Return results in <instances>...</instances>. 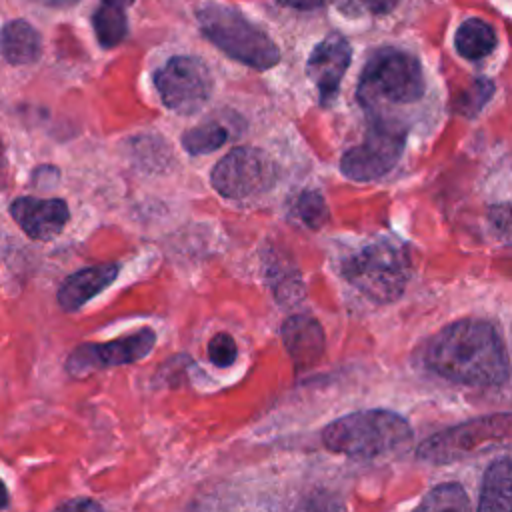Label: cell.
<instances>
[{
    "mask_svg": "<svg viewBox=\"0 0 512 512\" xmlns=\"http://www.w3.org/2000/svg\"><path fill=\"white\" fill-rule=\"evenodd\" d=\"M424 360L438 376L468 386H498L510 376V360L498 330L476 318L444 326L426 346Z\"/></svg>",
    "mask_w": 512,
    "mask_h": 512,
    "instance_id": "obj_1",
    "label": "cell"
},
{
    "mask_svg": "<svg viewBox=\"0 0 512 512\" xmlns=\"http://www.w3.org/2000/svg\"><path fill=\"white\" fill-rule=\"evenodd\" d=\"M410 440L412 428L406 418L382 408L346 414L322 430V442L328 450L356 460L396 452Z\"/></svg>",
    "mask_w": 512,
    "mask_h": 512,
    "instance_id": "obj_2",
    "label": "cell"
},
{
    "mask_svg": "<svg viewBox=\"0 0 512 512\" xmlns=\"http://www.w3.org/2000/svg\"><path fill=\"white\" fill-rule=\"evenodd\" d=\"M198 24L212 44L250 68L268 70L280 62V50L272 38L234 6L204 2L198 8Z\"/></svg>",
    "mask_w": 512,
    "mask_h": 512,
    "instance_id": "obj_3",
    "label": "cell"
},
{
    "mask_svg": "<svg viewBox=\"0 0 512 512\" xmlns=\"http://www.w3.org/2000/svg\"><path fill=\"white\" fill-rule=\"evenodd\" d=\"M340 272L366 298L388 304L400 298L408 284L410 258L402 246L380 240L348 256Z\"/></svg>",
    "mask_w": 512,
    "mask_h": 512,
    "instance_id": "obj_4",
    "label": "cell"
},
{
    "mask_svg": "<svg viewBox=\"0 0 512 512\" xmlns=\"http://www.w3.org/2000/svg\"><path fill=\"white\" fill-rule=\"evenodd\" d=\"M422 96L424 74L416 56L396 48H382L370 56L358 82V100L364 108H372L376 100L410 104Z\"/></svg>",
    "mask_w": 512,
    "mask_h": 512,
    "instance_id": "obj_5",
    "label": "cell"
},
{
    "mask_svg": "<svg viewBox=\"0 0 512 512\" xmlns=\"http://www.w3.org/2000/svg\"><path fill=\"white\" fill-rule=\"evenodd\" d=\"M404 140L406 128L396 118H374L364 142L342 156V174L354 182H372L382 178L400 160Z\"/></svg>",
    "mask_w": 512,
    "mask_h": 512,
    "instance_id": "obj_6",
    "label": "cell"
},
{
    "mask_svg": "<svg viewBox=\"0 0 512 512\" xmlns=\"http://www.w3.org/2000/svg\"><path fill=\"white\" fill-rule=\"evenodd\" d=\"M156 90L166 108L176 114H196L212 96V74L196 56H172L154 74Z\"/></svg>",
    "mask_w": 512,
    "mask_h": 512,
    "instance_id": "obj_7",
    "label": "cell"
},
{
    "mask_svg": "<svg viewBox=\"0 0 512 512\" xmlns=\"http://www.w3.org/2000/svg\"><path fill=\"white\" fill-rule=\"evenodd\" d=\"M210 178L220 196L244 200L264 194L274 186L276 166L266 152L252 146H240L214 166Z\"/></svg>",
    "mask_w": 512,
    "mask_h": 512,
    "instance_id": "obj_8",
    "label": "cell"
},
{
    "mask_svg": "<svg viewBox=\"0 0 512 512\" xmlns=\"http://www.w3.org/2000/svg\"><path fill=\"white\" fill-rule=\"evenodd\" d=\"M508 438H512V414L476 418L426 438L418 446V458L428 462H450L484 444Z\"/></svg>",
    "mask_w": 512,
    "mask_h": 512,
    "instance_id": "obj_9",
    "label": "cell"
},
{
    "mask_svg": "<svg viewBox=\"0 0 512 512\" xmlns=\"http://www.w3.org/2000/svg\"><path fill=\"white\" fill-rule=\"evenodd\" d=\"M156 344V334L150 328H142L134 334L110 340V342H86L74 348L66 360V370L72 376H86L94 370L108 366L134 364L150 354Z\"/></svg>",
    "mask_w": 512,
    "mask_h": 512,
    "instance_id": "obj_10",
    "label": "cell"
},
{
    "mask_svg": "<svg viewBox=\"0 0 512 512\" xmlns=\"http://www.w3.org/2000/svg\"><path fill=\"white\" fill-rule=\"evenodd\" d=\"M350 64V44L340 34L326 36L320 44L314 46L310 58L306 62L308 78L318 88V96L322 104H328L348 70Z\"/></svg>",
    "mask_w": 512,
    "mask_h": 512,
    "instance_id": "obj_11",
    "label": "cell"
},
{
    "mask_svg": "<svg viewBox=\"0 0 512 512\" xmlns=\"http://www.w3.org/2000/svg\"><path fill=\"white\" fill-rule=\"evenodd\" d=\"M14 222L34 240H50L62 232L70 218L68 204L60 198L22 196L10 204Z\"/></svg>",
    "mask_w": 512,
    "mask_h": 512,
    "instance_id": "obj_12",
    "label": "cell"
},
{
    "mask_svg": "<svg viewBox=\"0 0 512 512\" xmlns=\"http://www.w3.org/2000/svg\"><path fill=\"white\" fill-rule=\"evenodd\" d=\"M282 342L296 368L316 364L324 352V332L316 318L294 314L282 324Z\"/></svg>",
    "mask_w": 512,
    "mask_h": 512,
    "instance_id": "obj_13",
    "label": "cell"
},
{
    "mask_svg": "<svg viewBox=\"0 0 512 512\" xmlns=\"http://www.w3.org/2000/svg\"><path fill=\"white\" fill-rule=\"evenodd\" d=\"M116 276V264H98L82 268L62 282V286L58 288V304L62 306V310L74 312L82 308L88 300H92L96 294H100L106 286H110Z\"/></svg>",
    "mask_w": 512,
    "mask_h": 512,
    "instance_id": "obj_14",
    "label": "cell"
},
{
    "mask_svg": "<svg viewBox=\"0 0 512 512\" xmlns=\"http://www.w3.org/2000/svg\"><path fill=\"white\" fill-rule=\"evenodd\" d=\"M478 512H512V458H498L486 468Z\"/></svg>",
    "mask_w": 512,
    "mask_h": 512,
    "instance_id": "obj_15",
    "label": "cell"
},
{
    "mask_svg": "<svg viewBox=\"0 0 512 512\" xmlns=\"http://www.w3.org/2000/svg\"><path fill=\"white\" fill-rule=\"evenodd\" d=\"M40 34L26 20H10L0 28V54L10 64H32L40 58Z\"/></svg>",
    "mask_w": 512,
    "mask_h": 512,
    "instance_id": "obj_16",
    "label": "cell"
},
{
    "mask_svg": "<svg viewBox=\"0 0 512 512\" xmlns=\"http://www.w3.org/2000/svg\"><path fill=\"white\" fill-rule=\"evenodd\" d=\"M454 46L460 56L468 60H480L494 50L496 34L484 20L468 18L458 26L454 34Z\"/></svg>",
    "mask_w": 512,
    "mask_h": 512,
    "instance_id": "obj_17",
    "label": "cell"
},
{
    "mask_svg": "<svg viewBox=\"0 0 512 512\" xmlns=\"http://www.w3.org/2000/svg\"><path fill=\"white\" fill-rule=\"evenodd\" d=\"M414 512H470V500L460 484L444 482L430 488Z\"/></svg>",
    "mask_w": 512,
    "mask_h": 512,
    "instance_id": "obj_18",
    "label": "cell"
},
{
    "mask_svg": "<svg viewBox=\"0 0 512 512\" xmlns=\"http://www.w3.org/2000/svg\"><path fill=\"white\" fill-rule=\"evenodd\" d=\"M92 24H94L96 38H98L100 46H104V48L118 46L126 38V34H128L126 12H124V8H120L116 4H106L104 2L94 12Z\"/></svg>",
    "mask_w": 512,
    "mask_h": 512,
    "instance_id": "obj_19",
    "label": "cell"
},
{
    "mask_svg": "<svg viewBox=\"0 0 512 512\" xmlns=\"http://www.w3.org/2000/svg\"><path fill=\"white\" fill-rule=\"evenodd\" d=\"M228 140V130L218 122H208L202 126H194L182 134V146L188 154H208L224 146Z\"/></svg>",
    "mask_w": 512,
    "mask_h": 512,
    "instance_id": "obj_20",
    "label": "cell"
},
{
    "mask_svg": "<svg viewBox=\"0 0 512 512\" xmlns=\"http://www.w3.org/2000/svg\"><path fill=\"white\" fill-rule=\"evenodd\" d=\"M494 94V84L488 78H474L454 100H452V108L454 112L466 116V118H474L484 104L492 98Z\"/></svg>",
    "mask_w": 512,
    "mask_h": 512,
    "instance_id": "obj_21",
    "label": "cell"
},
{
    "mask_svg": "<svg viewBox=\"0 0 512 512\" xmlns=\"http://www.w3.org/2000/svg\"><path fill=\"white\" fill-rule=\"evenodd\" d=\"M294 210L298 218L312 230L322 228L328 222V206L322 198L320 192L316 190H306L296 198Z\"/></svg>",
    "mask_w": 512,
    "mask_h": 512,
    "instance_id": "obj_22",
    "label": "cell"
},
{
    "mask_svg": "<svg viewBox=\"0 0 512 512\" xmlns=\"http://www.w3.org/2000/svg\"><path fill=\"white\" fill-rule=\"evenodd\" d=\"M208 358L218 368H228L236 360V342L228 332H218L208 342Z\"/></svg>",
    "mask_w": 512,
    "mask_h": 512,
    "instance_id": "obj_23",
    "label": "cell"
},
{
    "mask_svg": "<svg viewBox=\"0 0 512 512\" xmlns=\"http://www.w3.org/2000/svg\"><path fill=\"white\" fill-rule=\"evenodd\" d=\"M488 224L498 240L512 246V202L490 206L488 208Z\"/></svg>",
    "mask_w": 512,
    "mask_h": 512,
    "instance_id": "obj_24",
    "label": "cell"
},
{
    "mask_svg": "<svg viewBox=\"0 0 512 512\" xmlns=\"http://www.w3.org/2000/svg\"><path fill=\"white\" fill-rule=\"evenodd\" d=\"M294 512H340V508L334 498L326 494H310Z\"/></svg>",
    "mask_w": 512,
    "mask_h": 512,
    "instance_id": "obj_25",
    "label": "cell"
},
{
    "mask_svg": "<svg viewBox=\"0 0 512 512\" xmlns=\"http://www.w3.org/2000/svg\"><path fill=\"white\" fill-rule=\"evenodd\" d=\"M52 512H102V506L90 498H72Z\"/></svg>",
    "mask_w": 512,
    "mask_h": 512,
    "instance_id": "obj_26",
    "label": "cell"
},
{
    "mask_svg": "<svg viewBox=\"0 0 512 512\" xmlns=\"http://www.w3.org/2000/svg\"><path fill=\"white\" fill-rule=\"evenodd\" d=\"M366 2V6L374 12V14H388V12H392L394 8H396V4L400 2V0H364Z\"/></svg>",
    "mask_w": 512,
    "mask_h": 512,
    "instance_id": "obj_27",
    "label": "cell"
},
{
    "mask_svg": "<svg viewBox=\"0 0 512 512\" xmlns=\"http://www.w3.org/2000/svg\"><path fill=\"white\" fill-rule=\"evenodd\" d=\"M276 2L282 6H288V8H296V10H314L324 4V0H276Z\"/></svg>",
    "mask_w": 512,
    "mask_h": 512,
    "instance_id": "obj_28",
    "label": "cell"
},
{
    "mask_svg": "<svg viewBox=\"0 0 512 512\" xmlns=\"http://www.w3.org/2000/svg\"><path fill=\"white\" fill-rule=\"evenodd\" d=\"M8 502H10V496H8V488H6V484L0 480V510H4V508L8 506Z\"/></svg>",
    "mask_w": 512,
    "mask_h": 512,
    "instance_id": "obj_29",
    "label": "cell"
},
{
    "mask_svg": "<svg viewBox=\"0 0 512 512\" xmlns=\"http://www.w3.org/2000/svg\"><path fill=\"white\" fill-rule=\"evenodd\" d=\"M104 2H106V4H116V6H120V8L134 4V0H104Z\"/></svg>",
    "mask_w": 512,
    "mask_h": 512,
    "instance_id": "obj_30",
    "label": "cell"
},
{
    "mask_svg": "<svg viewBox=\"0 0 512 512\" xmlns=\"http://www.w3.org/2000/svg\"><path fill=\"white\" fill-rule=\"evenodd\" d=\"M50 4H56V6H68V4H72V2H76V0H48Z\"/></svg>",
    "mask_w": 512,
    "mask_h": 512,
    "instance_id": "obj_31",
    "label": "cell"
}]
</instances>
